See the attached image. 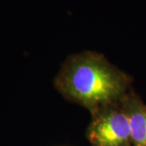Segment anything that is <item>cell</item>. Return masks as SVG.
<instances>
[{
	"label": "cell",
	"mask_w": 146,
	"mask_h": 146,
	"mask_svg": "<svg viewBox=\"0 0 146 146\" xmlns=\"http://www.w3.org/2000/svg\"><path fill=\"white\" fill-rule=\"evenodd\" d=\"M54 84L65 98L83 106L93 115L123 100L127 78L102 54L86 51L68 58Z\"/></svg>",
	"instance_id": "cell-1"
},
{
	"label": "cell",
	"mask_w": 146,
	"mask_h": 146,
	"mask_svg": "<svg viewBox=\"0 0 146 146\" xmlns=\"http://www.w3.org/2000/svg\"><path fill=\"white\" fill-rule=\"evenodd\" d=\"M131 127V139L138 146H146V107L136 98L122 100Z\"/></svg>",
	"instance_id": "cell-3"
},
{
	"label": "cell",
	"mask_w": 146,
	"mask_h": 146,
	"mask_svg": "<svg viewBox=\"0 0 146 146\" xmlns=\"http://www.w3.org/2000/svg\"><path fill=\"white\" fill-rule=\"evenodd\" d=\"M89 138L95 146H124L131 140L130 123L122 101L93 114Z\"/></svg>",
	"instance_id": "cell-2"
}]
</instances>
